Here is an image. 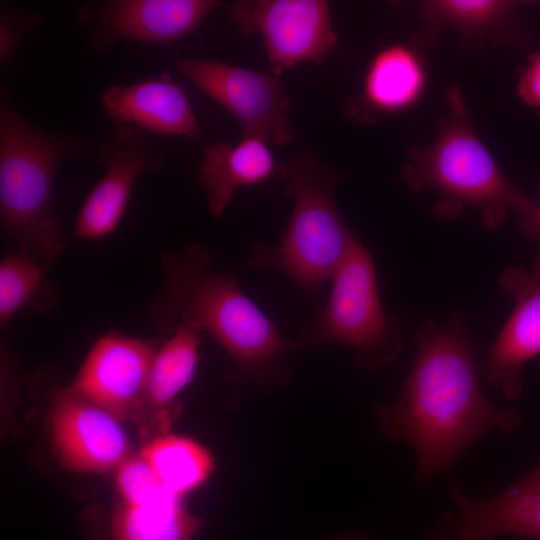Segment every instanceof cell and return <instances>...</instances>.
<instances>
[{
  "instance_id": "obj_3",
  "label": "cell",
  "mask_w": 540,
  "mask_h": 540,
  "mask_svg": "<svg viewBox=\"0 0 540 540\" xmlns=\"http://www.w3.org/2000/svg\"><path fill=\"white\" fill-rule=\"evenodd\" d=\"M445 102L434 139L407 150L401 179L414 192L430 189L436 194L437 218L453 219L472 207L483 226L495 230L512 210L523 234L539 240L537 204L502 172L478 136L461 90L448 87Z\"/></svg>"
},
{
  "instance_id": "obj_8",
  "label": "cell",
  "mask_w": 540,
  "mask_h": 540,
  "mask_svg": "<svg viewBox=\"0 0 540 540\" xmlns=\"http://www.w3.org/2000/svg\"><path fill=\"white\" fill-rule=\"evenodd\" d=\"M235 27L262 36L272 75L299 63H320L338 45L324 0H243L228 5Z\"/></svg>"
},
{
  "instance_id": "obj_25",
  "label": "cell",
  "mask_w": 540,
  "mask_h": 540,
  "mask_svg": "<svg viewBox=\"0 0 540 540\" xmlns=\"http://www.w3.org/2000/svg\"><path fill=\"white\" fill-rule=\"evenodd\" d=\"M517 94L540 114V48L530 54L517 82Z\"/></svg>"
},
{
  "instance_id": "obj_6",
  "label": "cell",
  "mask_w": 540,
  "mask_h": 540,
  "mask_svg": "<svg viewBox=\"0 0 540 540\" xmlns=\"http://www.w3.org/2000/svg\"><path fill=\"white\" fill-rule=\"evenodd\" d=\"M305 345L339 344L364 371L393 363L403 352L400 322L380 299L374 259L357 238L331 279L328 301L300 330Z\"/></svg>"
},
{
  "instance_id": "obj_24",
  "label": "cell",
  "mask_w": 540,
  "mask_h": 540,
  "mask_svg": "<svg viewBox=\"0 0 540 540\" xmlns=\"http://www.w3.org/2000/svg\"><path fill=\"white\" fill-rule=\"evenodd\" d=\"M42 26L37 13L22 9H0V66L6 67L12 55Z\"/></svg>"
},
{
  "instance_id": "obj_15",
  "label": "cell",
  "mask_w": 540,
  "mask_h": 540,
  "mask_svg": "<svg viewBox=\"0 0 540 540\" xmlns=\"http://www.w3.org/2000/svg\"><path fill=\"white\" fill-rule=\"evenodd\" d=\"M106 116L116 126L131 125L146 133L200 139V122L183 86L162 72L101 94Z\"/></svg>"
},
{
  "instance_id": "obj_21",
  "label": "cell",
  "mask_w": 540,
  "mask_h": 540,
  "mask_svg": "<svg viewBox=\"0 0 540 540\" xmlns=\"http://www.w3.org/2000/svg\"><path fill=\"white\" fill-rule=\"evenodd\" d=\"M139 454L152 466L164 487L179 497L202 486L215 466L208 448L192 438L169 433L149 439Z\"/></svg>"
},
{
  "instance_id": "obj_20",
  "label": "cell",
  "mask_w": 540,
  "mask_h": 540,
  "mask_svg": "<svg viewBox=\"0 0 540 540\" xmlns=\"http://www.w3.org/2000/svg\"><path fill=\"white\" fill-rule=\"evenodd\" d=\"M204 526L182 498L147 506L120 501L108 516L105 534L106 540H192Z\"/></svg>"
},
{
  "instance_id": "obj_4",
  "label": "cell",
  "mask_w": 540,
  "mask_h": 540,
  "mask_svg": "<svg viewBox=\"0 0 540 540\" xmlns=\"http://www.w3.org/2000/svg\"><path fill=\"white\" fill-rule=\"evenodd\" d=\"M90 139L46 131L0 92V224L19 252L52 266L69 244L55 216V177L61 163Z\"/></svg>"
},
{
  "instance_id": "obj_10",
  "label": "cell",
  "mask_w": 540,
  "mask_h": 540,
  "mask_svg": "<svg viewBox=\"0 0 540 540\" xmlns=\"http://www.w3.org/2000/svg\"><path fill=\"white\" fill-rule=\"evenodd\" d=\"M222 3L216 0H101L78 8L81 25L95 53L121 39L169 45L194 32Z\"/></svg>"
},
{
  "instance_id": "obj_14",
  "label": "cell",
  "mask_w": 540,
  "mask_h": 540,
  "mask_svg": "<svg viewBox=\"0 0 540 540\" xmlns=\"http://www.w3.org/2000/svg\"><path fill=\"white\" fill-rule=\"evenodd\" d=\"M449 494L457 509L455 540H540V456L523 477L499 493L473 497L452 485Z\"/></svg>"
},
{
  "instance_id": "obj_9",
  "label": "cell",
  "mask_w": 540,
  "mask_h": 540,
  "mask_svg": "<svg viewBox=\"0 0 540 540\" xmlns=\"http://www.w3.org/2000/svg\"><path fill=\"white\" fill-rule=\"evenodd\" d=\"M96 161L106 171L85 197L76 216L69 243L100 240L113 234L129 204L137 179L161 171L163 153L148 134L131 125L116 126L113 137L97 149Z\"/></svg>"
},
{
  "instance_id": "obj_26",
  "label": "cell",
  "mask_w": 540,
  "mask_h": 540,
  "mask_svg": "<svg viewBox=\"0 0 540 540\" xmlns=\"http://www.w3.org/2000/svg\"><path fill=\"white\" fill-rule=\"evenodd\" d=\"M326 540H372L357 531H348L327 538ZM422 540H455V515L446 512L435 520Z\"/></svg>"
},
{
  "instance_id": "obj_2",
  "label": "cell",
  "mask_w": 540,
  "mask_h": 540,
  "mask_svg": "<svg viewBox=\"0 0 540 540\" xmlns=\"http://www.w3.org/2000/svg\"><path fill=\"white\" fill-rule=\"evenodd\" d=\"M212 263L200 243L162 255L163 284L146 307L158 334L168 337L181 320L192 321L226 352L232 362L226 377L236 386L290 382L283 358L306 346L284 335L236 278Z\"/></svg>"
},
{
  "instance_id": "obj_13",
  "label": "cell",
  "mask_w": 540,
  "mask_h": 540,
  "mask_svg": "<svg viewBox=\"0 0 540 540\" xmlns=\"http://www.w3.org/2000/svg\"><path fill=\"white\" fill-rule=\"evenodd\" d=\"M498 281L515 305L489 348L484 373L488 384L511 401L522 392L523 367L540 356V254L531 270L509 267Z\"/></svg>"
},
{
  "instance_id": "obj_22",
  "label": "cell",
  "mask_w": 540,
  "mask_h": 540,
  "mask_svg": "<svg viewBox=\"0 0 540 540\" xmlns=\"http://www.w3.org/2000/svg\"><path fill=\"white\" fill-rule=\"evenodd\" d=\"M50 266L16 252L0 262V325L6 324L23 308L35 311L51 310L59 294L49 283Z\"/></svg>"
},
{
  "instance_id": "obj_27",
  "label": "cell",
  "mask_w": 540,
  "mask_h": 540,
  "mask_svg": "<svg viewBox=\"0 0 540 540\" xmlns=\"http://www.w3.org/2000/svg\"><path fill=\"white\" fill-rule=\"evenodd\" d=\"M537 219H538V224L540 228V203L537 204Z\"/></svg>"
},
{
  "instance_id": "obj_12",
  "label": "cell",
  "mask_w": 540,
  "mask_h": 540,
  "mask_svg": "<svg viewBox=\"0 0 540 540\" xmlns=\"http://www.w3.org/2000/svg\"><path fill=\"white\" fill-rule=\"evenodd\" d=\"M165 339L109 331L94 342L67 387L121 422H133L150 366Z\"/></svg>"
},
{
  "instance_id": "obj_1",
  "label": "cell",
  "mask_w": 540,
  "mask_h": 540,
  "mask_svg": "<svg viewBox=\"0 0 540 540\" xmlns=\"http://www.w3.org/2000/svg\"><path fill=\"white\" fill-rule=\"evenodd\" d=\"M416 354L396 400L376 408L380 431L416 455L415 479L425 484L451 471L476 441L518 428L522 415L483 392L463 315L427 321L416 333Z\"/></svg>"
},
{
  "instance_id": "obj_5",
  "label": "cell",
  "mask_w": 540,
  "mask_h": 540,
  "mask_svg": "<svg viewBox=\"0 0 540 540\" xmlns=\"http://www.w3.org/2000/svg\"><path fill=\"white\" fill-rule=\"evenodd\" d=\"M276 175L293 198L292 213L274 246L252 244L247 265L282 273L304 292L317 296L357 237L337 207V179L331 171L308 157H297L279 164Z\"/></svg>"
},
{
  "instance_id": "obj_18",
  "label": "cell",
  "mask_w": 540,
  "mask_h": 540,
  "mask_svg": "<svg viewBox=\"0 0 540 540\" xmlns=\"http://www.w3.org/2000/svg\"><path fill=\"white\" fill-rule=\"evenodd\" d=\"M515 6L514 2L501 0H436L423 2L420 12L428 33L448 25L465 42L528 47L530 35Z\"/></svg>"
},
{
  "instance_id": "obj_23",
  "label": "cell",
  "mask_w": 540,
  "mask_h": 540,
  "mask_svg": "<svg viewBox=\"0 0 540 540\" xmlns=\"http://www.w3.org/2000/svg\"><path fill=\"white\" fill-rule=\"evenodd\" d=\"M115 485L121 501L131 505L147 506L182 498L164 487L140 454H131L115 469Z\"/></svg>"
},
{
  "instance_id": "obj_19",
  "label": "cell",
  "mask_w": 540,
  "mask_h": 540,
  "mask_svg": "<svg viewBox=\"0 0 540 540\" xmlns=\"http://www.w3.org/2000/svg\"><path fill=\"white\" fill-rule=\"evenodd\" d=\"M425 84V67L418 52L405 44H393L370 61L361 98L372 111L398 112L420 98Z\"/></svg>"
},
{
  "instance_id": "obj_11",
  "label": "cell",
  "mask_w": 540,
  "mask_h": 540,
  "mask_svg": "<svg viewBox=\"0 0 540 540\" xmlns=\"http://www.w3.org/2000/svg\"><path fill=\"white\" fill-rule=\"evenodd\" d=\"M49 386L48 431L60 464L74 472L115 470L130 453L122 422L56 382Z\"/></svg>"
},
{
  "instance_id": "obj_16",
  "label": "cell",
  "mask_w": 540,
  "mask_h": 540,
  "mask_svg": "<svg viewBox=\"0 0 540 540\" xmlns=\"http://www.w3.org/2000/svg\"><path fill=\"white\" fill-rule=\"evenodd\" d=\"M201 333L194 322L183 319L157 350L133 421L143 434L167 433L180 415L179 396L194 379Z\"/></svg>"
},
{
  "instance_id": "obj_7",
  "label": "cell",
  "mask_w": 540,
  "mask_h": 540,
  "mask_svg": "<svg viewBox=\"0 0 540 540\" xmlns=\"http://www.w3.org/2000/svg\"><path fill=\"white\" fill-rule=\"evenodd\" d=\"M175 65L194 87L237 119L242 137L282 146L293 141L285 116L290 100L279 77L217 60L179 58Z\"/></svg>"
},
{
  "instance_id": "obj_17",
  "label": "cell",
  "mask_w": 540,
  "mask_h": 540,
  "mask_svg": "<svg viewBox=\"0 0 540 540\" xmlns=\"http://www.w3.org/2000/svg\"><path fill=\"white\" fill-rule=\"evenodd\" d=\"M277 167L268 143L258 137L243 136L235 145L217 142L206 146L198 184L206 195L210 213L222 215L236 190L268 181L277 174Z\"/></svg>"
}]
</instances>
